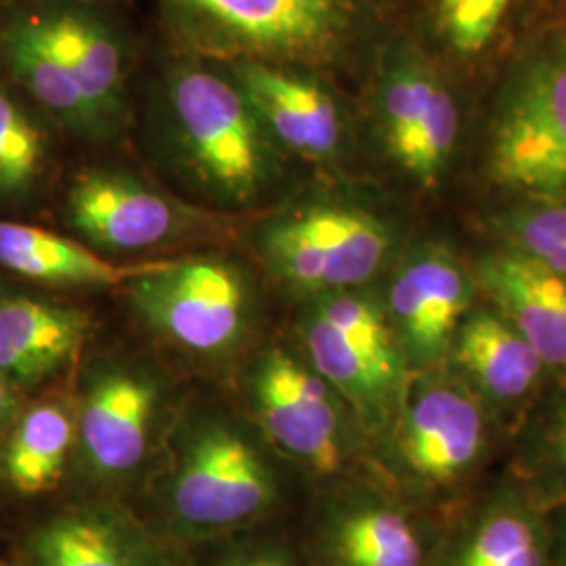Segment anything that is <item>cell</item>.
<instances>
[{"label":"cell","instance_id":"cell-1","mask_svg":"<svg viewBox=\"0 0 566 566\" xmlns=\"http://www.w3.org/2000/svg\"><path fill=\"white\" fill-rule=\"evenodd\" d=\"M156 521L181 547L263 526L282 506L283 483L259 428L219 405L189 407L168 432Z\"/></svg>","mask_w":566,"mask_h":566},{"label":"cell","instance_id":"cell-2","mask_svg":"<svg viewBox=\"0 0 566 566\" xmlns=\"http://www.w3.org/2000/svg\"><path fill=\"white\" fill-rule=\"evenodd\" d=\"M158 116L170 156L208 202L250 208L282 179V147L240 84L210 60H181L166 70Z\"/></svg>","mask_w":566,"mask_h":566},{"label":"cell","instance_id":"cell-3","mask_svg":"<svg viewBox=\"0 0 566 566\" xmlns=\"http://www.w3.org/2000/svg\"><path fill=\"white\" fill-rule=\"evenodd\" d=\"M177 39L202 60L327 67L350 55L367 0H158Z\"/></svg>","mask_w":566,"mask_h":566},{"label":"cell","instance_id":"cell-4","mask_svg":"<svg viewBox=\"0 0 566 566\" xmlns=\"http://www.w3.org/2000/svg\"><path fill=\"white\" fill-rule=\"evenodd\" d=\"M252 245L275 282L311 301L369 287L395 263L399 229L357 198L308 193L266 214Z\"/></svg>","mask_w":566,"mask_h":566},{"label":"cell","instance_id":"cell-5","mask_svg":"<svg viewBox=\"0 0 566 566\" xmlns=\"http://www.w3.org/2000/svg\"><path fill=\"white\" fill-rule=\"evenodd\" d=\"M298 332L306 364L340 395L361 428L386 434L403 401L411 369L382 294L369 285L311 298Z\"/></svg>","mask_w":566,"mask_h":566},{"label":"cell","instance_id":"cell-6","mask_svg":"<svg viewBox=\"0 0 566 566\" xmlns=\"http://www.w3.org/2000/svg\"><path fill=\"white\" fill-rule=\"evenodd\" d=\"M124 287L139 322L191 357L227 359L256 325L254 280L224 256L156 261Z\"/></svg>","mask_w":566,"mask_h":566},{"label":"cell","instance_id":"cell-7","mask_svg":"<svg viewBox=\"0 0 566 566\" xmlns=\"http://www.w3.org/2000/svg\"><path fill=\"white\" fill-rule=\"evenodd\" d=\"M486 172L526 200H566V32L537 44L507 81Z\"/></svg>","mask_w":566,"mask_h":566},{"label":"cell","instance_id":"cell-8","mask_svg":"<svg viewBox=\"0 0 566 566\" xmlns=\"http://www.w3.org/2000/svg\"><path fill=\"white\" fill-rule=\"evenodd\" d=\"M441 367L411 374L386 437L397 474L418 493H449L483 462L491 416L464 382Z\"/></svg>","mask_w":566,"mask_h":566},{"label":"cell","instance_id":"cell-9","mask_svg":"<svg viewBox=\"0 0 566 566\" xmlns=\"http://www.w3.org/2000/svg\"><path fill=\"white\" fill-rule=\"evenodd\" d=\"M245 388L256 428L273 449L319 476H334L353 460L359 422L306 359L269 346Z\"/></svg>","mask_w":566,"mask_h":566},{"label":"cell","instance_id":"cell-10","mask_svg":"<svg viewBox=\"0 0 566 566\" xmlns=\"http://www.w3.org/2000/svg\"><path fill=\"white\" fill-rule=\"evenodd\" d=\"M160 378L139 361L105 357L82 374L76 397V449L82 479L112 495L149 458L163 409Z\"/></svg>","mask_w":566,"mask_h":566},{"label":"cell","instance_id":"cell-11","mask_svg":"<svg viewBox=\"0 0 566 566\" xmlns=\"http://www.w3.org/2000/svg\"><path fill=\"white\" fill-rule=\"evenodd\" d=\"M376 120L386 156L426 189L449 170L460 139V109L441 74L409 46L388 53L376 86Z\"/></svg>","mask_w":566,"mask_h":566},{"label":"cell","instance_id":"cell-12","mask_svg":"<svg viewBox=\"0 0 566 566\" xmlns=\"http://www.w3.org/2000/svg\"><path fill=\"white\" fill-rule=\"evenodd\" d=\"M65 221L105 252H143L191 238L208 214L118 166H91L65 193Z\"/></svg>","mask_w":566,"mask_h":566},{"label":"cell","instance_id":"cell-13","mask_svg":"<svg viewBox=\"0 0 566 566\" xmlns=\"http://www.w3.org/2000/svg\"><path fill=\"white\" fill-rule=\"evenodd\" d=\"M479 294L472 269L446 243H418L392 263L382 301L411 374L446 367Z\"/></svg>","mask_w":566,"mask_h":566},{"label":"cell","instance_id":"cell-14","mask_svg":"<svg viewBox=\"0 0 566 566\" xmlns=\"http://www.w3.org/2000/svg\"><path fill=\"white\" fill-rule=\"evenodd\" d=\"M25 566H187L185 549L114 495L93 493L44 514L21 544Z\"/></svg>","mask_w":566,"mask_h":566},{"label":"cell","instance_id":"cell-15","mask_svg":"<svg viewBox=\"0 0 566 566\" xmlns=\"http://www.w3.org/2000/svg\"><path fill=\"white\" fill-rule=\"evenodd\" d=\"M227 65L283 154L315 164L336 163L343 156V109L308 70L256 60Z\"/></svg>","mask_w":566,"mask_h":566},{"label":"cell","instance_id":"cell-16","mask_svg":"<svg viewBox=\"0 0 566 566\" xmlns=\"http://www.w3.org/2000/svg\"><path fill=\"white\" fill-rule=\"evenodd\" d=\"M25 7L107 137H116L128 112V49L120 28L91 0H34Z\"/></svg>","mask_w":566,"mask_h":566},{"label":"cell","instance_id":"cell-17","mask_svg":"<svg viewBox=\"0 0 566 566\" xmlns=\"http://www.w3.org/2000/svg\"><path fill=\"white\" fill-rule=\"evenodd\" d=\"M311 558L315 566H424V533L390 495L350 486L319 507Z\"/></svg>","mask_w":566,"mask_h":566},{"label":"cell","instance_id":"cell-18","mask_svg":"<svg viewBox=\"0 0 566 566\" xmlns=\"http://www.w3.org/2000/svg\"><path fill=\"white\" fill-rule=\"evenodd\" d=\"M447 365L491 418L516 413L531 403L549 374L525 336L489 303L468 313Z\"/></svg>","mask_w":566,"mask_h":566},{"label":"cell","instance_id":"cell-19","mask_svg":"<svg viewBox=\"0 0 566 566\" xmlns=\"http://www.w3.org/2000/svg\"><path fill=\"white\" fill-rule=\"evenodd\" d=\"M88 311L23 292H0V378L21 395L55 380L88 340Z\"/></svg>","mask_w":566,"mask_h":566},{"label":"cell","instance_id":"cell-20","mask_svg":"<svg viewBox=\"0 0 566 566\" xmlns=\"http://www.w3.org/2000/svg\"><path fill=\"white\" fill-rule=\"evenodd\" d=\"M486 303L493 304L549 371L566 385V280L500 248L483 254L472 269Z\"/></svg>","mask_w":566,"mask_h":566},{"label":"cell","instance_id":"cell-21","mask_svg":"<svg viewBox=\"0 0 566 566\" xmlns=\"http://www.w3.org/2000/svg\"><path fill=\"white\" fill-rule=\"evenodd\" d=\"M0 63L44 116L86 142L109 139L25 4L0 15Z\"/></svg>","mask_w":566,"mask_h":566},{"label":"cell","instance_id":"cell-22","mask_svg":"<svg viewBox=\"0 0 566 566\" xmlns=\"http://www.w3.org/2000/svg\"><path fill=\"white\" fill-rule=\"evenodd\" d=\"M151 264L114 263L95 248L49 229L0 221V266L28 282L55 287H124Z\"/></svg>","mask_w":566,"mask_h":566},{"label":"cell","instance_id":"cell-23","mask_svg":"<svg viewBox=\"0 0 566 566\" xmlns=\"http://www.w3.org/2000/svg\"><path fill=\"white\" fill-rule=\"evenodd\" d=\"M76 449V403L46 397L23 405L0 449V479L21 497L53 491Z\"/></svg>","mask_w":566,"mask_h":566},{"label":"cell","instance_id":"cell-24","mask_svg":"<svg viewBox=\"0 0 566 566\" xmlns=\"http://www.w3.org/2000/svg\"><path fill=\"white\" fill-rule=\"evenodd\" d=\"M447 566H552L549 525L533 495L504 489L465 526Z\"/></svg>","mask_w":566,"mask_h":566},{"label":"cell","instance_id":"cell-25","mask_svg":"<svg viewBox=\"0 0 566 566\" xmlns=\"http://www.w3.org/2000/svg\"><path fill=\"white\" fill-rule=\"evenodd\" d=\"M51 160V137L34 107L0 78V202H28Z\"/></svg>","mask_w":566,"mask_h":566},{"label":"cell","instance_id":"cell-26","mask_svg":"<svg viewBox=\"0 0 566 566\" xmlns=\"http://www.w3.org/2000/svg\"><path fill=\"white\" fill-rule=\"evenodd\" d=\"M518 460L535 495L566 504V385L528 416Z\"/></svg>","mask_w":566,"mask_h":566},{"label":"cell","instance_id":"cell-27","mask_svg":"<svg viewBox=\"0 0 566 566\" xmlns=\"http://www.w3.org/2000/svg\"><path fill=\"white\" fill-rule=\"evenodd\" d=\"M504 248L566 280V200H526L493 219Z\"/></svg>","mask_w":566,"mask_h":566},{"label":"cell","instance_id":"cell-28","mask_svg":"<svg viewBox=\"0 0 566 566\" xmlns=\"http://www.w3.org/2000/svg\"><path fill=\"white\" fill-rule=\"evenodd\" d=\"M507 7L510 0H437L434 25L458 57L472 60L495 39Z\"/></svg>","mask_w":566,"mask_h":566},{"label":"cell","instance_id":"cell-29","mask_svg":"<svg viewBox=\"0 0 566 566\" xmlns=\"http://www.w3.org/2000/svg\"><path fill=\"white\" fill-rule=\"evenodd\" d=\"M182 549L187 566H304L294 547L261 526Z\"/></svg>","mask_w":566,"mask_h":566},{"label":"cell","instance_id":"cell-30","mask_svg":"<svg viewBox=\"0 0 566 566\" xmlns=\"http://www.w3.org/2000/svg\"><path fill=\"white\" fill-rule=\"evenodd\" d=\"M552 566H566V504H558L547 518Z\"/></svg>","mask_w":566,"mask_h":566},{"label":"cell","instance_id":"cell-31","mask_svg":"<svg viewBox=\"0 0 566 566\" xmlns=\"http://www.w3.org/2000/svg\"><path fill=\"white\" fill-rule=\"evenodd\" d=\"M21 407H23V395L18 388H13L0 378V449L7 439L9 428L20 413Z\"/></svg>","mask_w":566,"mask_h":566},{"label":"cell","instance_id":"cell-32","mask_svg":"<svg viewBox=\"0 0 566 566\" xmlns=\"http://www.w3.org/2000/svg\"><path fill=\"white\" fill-rule=\"evenodd\" d=\"M0 566H25L21 558H0Z\"/></svg>","mask_w":566,"mask_h":566}]
</instances>
